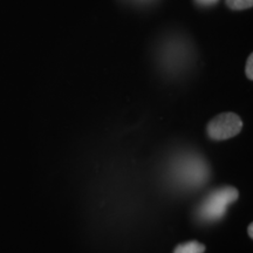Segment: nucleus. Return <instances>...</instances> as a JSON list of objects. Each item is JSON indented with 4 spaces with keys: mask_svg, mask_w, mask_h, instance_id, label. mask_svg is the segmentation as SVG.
I'll list each match as a JSON object with an SVG mask.
<instances>
[{
    "mask_svg": "<svg viewBox=\"0 0 253 253\" xmlns=\"http://www.w3.org/2000/svg\"><path fill=\"white\" fill-rule=\"evenodd\" d=\"M175 179L185 186L204 184L210 176L208 164L198 155H186L176 161L173 166Z\"/></svg>",
    "mask_w": 253,
    "mask_h": 253,
    "instance_id": "1",
    "label": "nucleus"
},
{
    "mask_svg": "<svg viewBox=\"0 0 253 253\" xmlns=\"http://www.w3.org/2000/svg\"><path fill=\"white\" fill-rule=\"evenodd\" d=\"M238 191L233 186H223L209 194L198 209V216L203 221H217L226 213L227 207L237 201Z\"/></svg>",
    "mask_w": 253,
    "mask_h": 253,
    "instance_id": "2",
    "label": "nucleus"
},
{
    "mask_svg": "<svg viewBox=\"0 0 253 253\" xmlns=\"http://www.w3.org/2000/svg\"><path fill=\"white\" fill-rule=\"evenodd\" d=\"M189 43L182 37H170L161 48V61L169 71L181 69L190 58Z\"/></svg>",
    "mask_w": 253,
    "mask_h": 253,
    "instance_id": "3",
    "label": "nucleus"
},
{
    "mask_svg": "<svg viewBox=\"0 0 253 253\" xmlns=\"http://www.w3.org/2000/svg\"><path fill=\"white\" fill-rule=\"evenodd\" d=\"M243 128L242 120L235 113H223L208 125L209 137L214 141L229 140L238 135Z\"/></svg>",
    "mask_w": 253,
    "mask_h": 253,
    "instance_id": "4",
    "label": "nucleus"
},
{
    "mask_svg": "<svg viewBox=\"0 0 253 253\" xmlns=\"http://www.w3.org/2000/svg\"><path fill=\"white\" fill-rule=\"evenodd\" d=\"M205 245L202 243L196 242V240H191V242L183 243L179 244L175 249L173 253H204Z\"/></svg>",
    "mask_w": 253,
    "mask_h": 253,
    "instance_id": "5",
    "label": "nucleus"
},
{
    "mask_svg": "<svg viewBox=\"0 0 253 253\" xmlns=\"http://www.w3.org/2000/svg\"><path fill=\"white\" fill-rule=\"evenodd\" d=\"M226 5L231 9L240 11V9H248L252 7L253 0H226Z\"/></svg>",
    "mask_w": 253,
    "mask_h": 253,
    "instance_id": "6",
    "label": "nucleus"
},
{
    "mask_svg": "<svg viewBox=\"0 0 253 253\" xmlns=\"http://www.w3.org/2000/svg\"><path fill=\"white\" fill-rule=\"evenodd\" d=\"M246 77H248L250 80H253V55L251 54L249 56L248 62H246Z\"/></svg>",
    "mask_w": 253,
    "mask_h": 253,
    "instance_id": "7",
    "label": "nucleus"
},
{
    "mask_svg": "<svg viewBox=\"0 0 253 253\" xmlns=\"http://www.w3.org/2000/svg\"><path fill=\"white\" fill-rule=\"evenodd\" d=\"M194 1L201 7H211V6L216 5L219 0H194Z\"/></svg>",
    "mask_w": 253,
    "mask_h": 253,
    "instance_id": "8",
    "label": "nucleus"
},
{
    "mask_svg": "<svg viewBox=\"0 0 253 253\" xmlns=\"http://www.w3.org/2000/svg\"><path fill=\"white\" fill-rule=\"evenodd\" d=\"M129 1H132L135 2V4H140V5H147V4H150V2H153L154 0H129Z\"/></svg>",
    "mask_w": 253,
    "mask_h": 253,
    "instance_id": "9",
    "label": "nucleus"
},
{
    "mask_svg": "<svg viewBox=\"0 0 253 253\" xmlns=\"http://www.w3.org/2000/svg\"><path fill=\"white\" fill-rule=\"evenodd\" d=\"M248 232H249V235H250V238H253V225H252V224H250V225H249Z\"/></svg>",
    "mask_w": 253,
    "mask_h": 253,
    "instance_id": "10",
    "label": "nucleus"
}]
</instances>
